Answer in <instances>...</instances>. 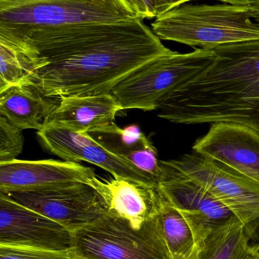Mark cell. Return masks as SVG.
<instances>
[{
	"mask_svg": "<svg viewBox=\"0 0 259 259\" xmlns=\"http://www.w3.org/2000/svg\"><path fill=\"white\" fill-rule=\"evenodd\" d=\"M126 161L133 164L135 167L156 178L161 182V170L158 151L153 144L134 151L125 158Z\"/></svg>",
	"mask_w": 259,
	"mask_h": 259,
	"instance_id": "603a6c76",
	"label": "cell"
},
{
	"mask_svg": "<svg viewBox=\"0 0 259 259\" xmlns=\"http://www.w3.org/2000/svg\"><path fill=\"white\" fill-rule=\"evenodd\" d=\"M129 12L141 19L156 18L153 0H123Z\"/></svg>",
	"mask_w": 259,
	"mask_h": 259,
	"instance_id": "cb8c5ba5",
	"label": "cell"
},
{
	"mask_svg": "<svg viewBox=\"0 0 259 259\" xmlns=\"http://www.w3.org/2000/svg\"><path fill=\"white\" fill-rule=\"evenodd\" d=\"M226 4L234 5V6H252L259 3V0H217Z\"/></svg>",
	"mask_w": 259,
	"mask_h": 259,
	"instance_id": "484cf974",
	"label": "cell"
},
{
	"mask_svg": "<svg viewBox=\"0 0 259 259\" xmlns=\"http://www.w3.org/2000/svg\"><path fill=\"white\" fill-rule=\"evenodd\" d=\"M36 136L40 144L46 151L65 161L78 163L86 161L104 169L114 177H122L152 187H159V181L156 178L114 155L88 133L43 128L38 131Z\"/></svg>",
	"mask_w": 259,
	"mask_h": 259,
	"instance_id": "8fae6325",
	"label": "cell"
},
{
	"mask_svg": "<svg viewBox=\"0 0 259 259\" xmlns=\"http://www.w3.org/2000/svg\"><path fill=\"white\" fill-rule=\"evenodd\" d=\"M167 161L228 207L251 240L259 237V183L194 151Z\"/></svg>",
	"mask_w": 259,
	"mask_h": 259,
	"instance_id": "52a82bcc",
	"label": "cell"
},
{
	"mask_svg": "<svg viewBox=\"0 0 259 259\" xmlns=\"http://www.w3.org/2000/svg\"><path fill=\"white\" fill-rule=\"evenodd\" d=\"M79 259H171L157 216L141 229L108 213L74 233Z\"/></svg>",
	"mask_w": 259,
	"mask_h": 259,
	"instance_id": "8992f818",
	"label": "cell"
},
{
	"mask_svg": "<svg viewBox=\"0 0 259 259\" xmlns=\"http://www.w3.org/2000/svg\"><path fill=\"white\" fill-rule=\"evenodd\" d=\"M88 134L105 149L123 159L134 151L153 144L136 125L121 128L113 123L91 130Z\"/></svg>",
	"mask_w": 259,
	"mask_h": 259,
	"instance_id": "ffe728a7",
	"label": "cell"
},
{
	"mask_svg": "<svg viewBox=\"0 0 259 259\" xmlns=\"http://www.w3.org/2000/svg\"><path fill=\"white\" fill-rule=\"evenodd\" d=\"M60 103L33 85H17L0 92V115L20 130L39 131Z\"/></svg>",
	"mask_w": 259,
	"mask_h": 259,
	"instance_id": "2e32d148",
	"label": "cell"
},
{
	"mask_svg": "<svg viewBox=\"0 0 259 259\" xmlns=\"http://www.w3.org/2000/svg\"><path fill=\"white\" fill-rule=\"evenodd\" d=\"M137 18L123 0H0V27L18 32Z\"/></svg>",
	"mask_w": 259,
	"mask_h": 259,
	"instance_id": "5b68a950",
	"label": "cell"
},
{
	"mask_svg": "<svg viewBox=\"0 0 259 259\" xmlns=\"http://www.w3.org/2000/svg\"><path fill=\"white\" fill-rule=\"evenodd\" d=\"M24 142L21 130L0 115V163L16 159L22 152Z\"/></svg>",
	"mask_w": 259,
	"mask_h": 259,
	"instance_id": "44dd1931",
	"label": "cell"
},
{
	"mask_svg": "<svg viewBox=\"0 0 259 259\" xmlns=\"http://www.w3.org/2000/svg\"><path fill=\"white\" fill-rule=\"evenodd\" d=\"M15 32L39 53L33 86L53 97L111 94L129 74L172 51L138 18Z\"/></svg>",
	"mask_w": 259,
	"mask_h": 259,
	"instance_id": "6da1fadb",
	"label": "cell"
},
{
	"mask_svg": "<svg viewBox=\"0 0 259 259\" xmlns=\"http://www.w3.org/2000/svg\"><path fill=\"white\" fill-rule=\"evenodd\" d=\"M171 259H198V248L196 247V250L193 252L191 255L188 257H184V258H172Z\"/></svg>",
	"mask_w": 259,
	"mask_h": 259,
	"instance_id": "83f0119b",
	"label": "cell"
},
{
	"mask_svg": "<svg viewBox=\"0 0 259 259\" xmlns=\"http://www.w3.org/2000/svg\"><path fill=\"white\" fill-rule=\"evenodd\" d=\"M0 193L60 224L72 233L92 225L109 213L98 193L85 183Z\"/></svg>",
	"mask_w": 259,
	"mask_h": 259,
	"instance_id": "ba28073f",
	"label": "cell"
},
{
	"mask_svg": "<svg viewBox=\"0 0 259 259\" xmlns=\"http://www.w3.org/2000/svg\"><path fill=\"white\" fill-rule=\"evenodd\" d=\"M161 195L157 219L170 256L172 258L190 256L197 247L193 231L182 214L161 192Z\"/></svg>",
	"mask_w": 259,
	"mask_h": 259,
	"instance_id": "d6986e66",
	"label": "cell"
},
{
	"mask_svg": "<svg viewBox=\"0 0 259 259\" xmlns=\"http://www.w3.org/2000/svg\"><path fill=\"white\" fill-rule=\"evenodd\" d=\"M250 240L243 224L233 218L197 246L198 259H240L252 246Z\"/></svg>",
	"mask_w": 259,
	"mask_h": 259,
	"instance_id": "ac0fdd59",
	"label": "cell"
},
{
	"mask_svg": "<svg viewBox=\"0 0 259 259\" xmlns=\"http://www.w3.org/2000/svg\"><path fill=\"white\" fill-rule=\"evenodd\" d=\"M190 1L193 0H153L156 18Z\"/></svg>",
	"mask_w": 259,
	"mask_h": 259,
	"instance_id": "d4e9b609",
	"label": "cell"
},
{
	"mask_svg": "<svg viewBox=\"0 0 259 259\" xmlns=\"http://www.w3.org/2000/svg\"><path fill=\"white\" fill-rule=\"evenodd\" d=\"M121 111L111 94L61 97L59 106L46 119L43 128L88 133L113 124Z\"/></svg>",
	"mask_w": 259,
	"mask_h": 259,
	"instance_id": "9a60e30c",
	"label": "cell"
},
{
	"mask_svg": "<svg viewBox=\"0 0 259 259\" xmlns=\"http://www.w3.org/2000/svg\"><path fill=\"white\" fill-rule=\"evenodd\" d=\"M212 63L158 109L175 124L228 122L259 134V39L211 48Z\"/></svg>",
	"mask_w": 259,
	"mask_h": 259,
	"instance_id": "7a4b0ae2",
	"label": "cell"
},
{
	"mask_svg": "<svg viewBox=\"0 0 259 259\" xmlns=\"http://www.w3.org/2000/svg\"><path fill=\"white\" fill-rule=\"evenodd\" d=\"M151 27L161 40L194 48L259 39V24L251 17L250 6L182 5L157 17Z\"/></svg>",
	"mask_w": 259,
	"mask_h": 259,
	"instance_id": "3957f363",
	"label": "cell"
},
{
	"mask_svg": "<svg viewBox=\"0 0 259 259\" xmlns=\"http://www.w3.org/2000/svg\"><path fill=\"white\" fill-rule=\"evenodd\" d=\"M0 246L71 250L74 233L0 193Z\"/></svg>",
	"mask_w": 259,
	"mask_h": 259,
	"instance_id": "30bf717a",
	"label": "cell"
},
{
	"mask_svg": "<svg viewBox=\"0 0 259 259\" xmlns=\"http://www.w3.org/2000/svg\"><path fill=\"white\" fill-rule=\"evenodd\" d=\"M250 15L252 19L259 24V3L250 6Z\"/></svg>",
	"mask_w": 259,
	"mask_h": 259,
	"instance_id": "4316f807",
	"label": "cell"
},
{
	"mask_svg": "<svg viewBox=\"0 0 259 259\" xmlns=\"http://www.w3.org/2000/svg\"><path fill=\"white\" fill-rule=\"evenodd\" d=\"M0 259H79L73 249L47 250L33 248L0 246Z\"/></svg>",
	"mask_w": 259,
	"mask_h": 259,
	"instance_id": "7402d4cb",
	"label": "cell"
},
{
	"mask_svg": "<svg viewBox=\"0 0 259 259\" xmlns=\"http://www.w3.org/2000/svg\"><path fill=\"white\" fill-rule=\"evenodd\" d=\"M160 164L162 175L158 188L188 222L196 246L213 231L236 217L209 192L168 161H160Z\"/></svg>",
	"mask_w": 259,
	"mask_h": 259,
	"instance_id": "9c48e42d",
	"label": "cell"
},
{
	"mask_svg": "<svg viewBox=\"0 0 259 259\" xmlns=\"http://www.w3.org/2000/svg\"><path fill=\"white\" fill-rule=\"evenodd\" d=\"M85 184L98 193L109 214L135 229H141L158 214L161 196L158 187L118 176L100 179L95 175Z\"/></svg>",
	"mask_w": 259,
	"mask_h": 259,
	"instance_id": "4fadbf2b",
	"label": "cell"
},
{
	"mask_svg": "<svg viewBox=\"0 0 259 259\" xmlns=\"http://www.w3.org/2000/svg\"><path fill=\"white\" fill-rule=\"evenodd\" d=\"M40 68L35 47L23 35L0 27V92L17 85H34Z\"/></svg>",
	"mask_w": 259,
	"mask_h": 259,
	"instance_id": "e0dca14e",
	"label": "cell"
},
{
	"mask_svg": "<svg viewBox=\"0 0 259 259\" xmlns=\"http://www.w3.org/2000/svg\"><path fill=\"white\" fill-rule=\"evenodd\" d=\"M95 175L91 167L73 161L14 159L0 163V193L30 191L71 183H85Z\"/></svg>",
	"mask_w": 259,
	"mask_h": 259,
	"instance_id": "5bb4252c",
	"label": "cell"
},
{
	"mask_svg": "<svg viewBox=\"0 0 259 259\" xmlns=\"http://www.w3.org/2000/svg\"><path fill=\"white\" fill-rule=\"evenodd\" d=\"M193 150L259 183V134L243 124L219 122L196 140Z\"/></svg>",
	"mask_w": 259,
	"mask_h": 259,
	"instance_id": "7c38bea8",
	"label": "cell"
},
{
	"mask_svg": "<svg viewBox=\"0 0 259 259\" xmlns=\"http://www.w3.org/2000/svg\"><path fill=\"white\" fill-rule=\"evenodd\" d=\"M214 59L211 49L171 51L143 65L120 81L111 94L122 109L154 111L173 93L202 74Z\"/></svg>",
	"mask_w": 259,
	"mask_h": 259,
	"instance_id": "277c9868",
	"label": "cell"
}]
</instances>
